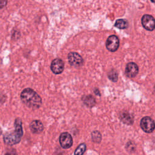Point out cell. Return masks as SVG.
<instances>
[{
  "instance_id": "cell-1",
  "label": "cell",
  "mask_w": 155,
  "mask_h": 155,
  "mask_svg": "<svg viewBox=\"0 0 155 155\" xmlns=\"http://www.w3.org/2000/svg\"><path fill=\"white\" fill-rule=\"evenodd\" d=\"M21 99L27 107L32 110L38 109L42 104L40 96L30 88H26L22 90L21 93Z\"/></svg>"
},
{
  "instance_id": "cell-2",
  "label": "cell",
  "mask_w": 155,
  "mask_h": 155,
  "mask_svg": "<svg viewBox=\"0 0 155 155\" xmlns=\"http://www.w3.org/2000/svg\"><path fill=\"white\" fill-rule=\"evenodd\" d=\"M15 129L13 132L7 133L4 136V142L8 145H13L21 141L23 135L22 122L20 119L17 118L15 121Z\"/></svg>"
},
{
  "instance_id": "cell-3",
  "label": "cell",
  "mask_w": 155,
  "mask_h": 155,
  "mask_svg": "<svg viewBox=\"0 0 155 155\" xmlns=\"http://www.w3.org/2000/svg\"><path fill=\"white\" fill-rule=\"evenodd\" d=\"M140 127L144 132L150 133L153 132L154 130V121L150 117L145 116L142 117V119L140 120Z\"/></svg>"
},
{
  "instance_id": "cell-4",
  "label": "cell",
  "mask_w": 155,
  "mask_h": 155,
  "mask_svg": "<svg viewBox=\"0 0 155 155\" xmlns=\"http://www.w3.org/2000/svg\"><path fill=\"white\" fill-rule=\"evenodd\" d=\"M67 59L70 65L75 67H81L84 63L82 57L76 52H70L67 55Z\"/></svg>"
},
{
  "instance_id": "cell-5",
  "label": "cell",
  "mask_w": 155,
  "mask_h": 155,
  "mask_svg": "<svg viewBox=\"0 0 155 155\" xmlns=\"http://www.w3.org/2000/svg\"><path fill=\"white\" fill-rule=\"evenodd\" d=\"M105 47L111 52L116 51L119 47V39L118 37L114 35L110 36L106 40Z\"/></svg>"
},
{
  "instance_id": "cell-6",
  "label": "cell",
  "mask_w": 155,
  "mask_h": 155,
  "mask_svg": "<svg viewBox=\"0 0 155 155\" xmlns=\"http://www.w3.org/2000/svg\"><path fill=\"white\" fill-rule=\"evenodd\" d=\"M141 22L143 27L148 31H153L155 28V20L153 16L148 14L143 15Z\"/></svg>"
},
{
  "instance_id": "cell-7",
  "label": "cell",
  "mask_w": 155,
  "mask_h": 155,
  "mask_svg": "<svg viewBox=\"0 0 155 155\" xmlns=\"http://www.w3.org/2000/svg\"><path fill=\"white\" fill-rule=\"evenodd\" d=\"M73 138L68 132H64L59 136V143L61 146L64 148H70L73 145Z\"/></svg>"
},
{
  "instance_id": "cell-8",
  "label": "cell",
  "mask_w": 155,
  "mask_h": 155,
  "mask_svg": "<svg viewBox=\"0 0 155 155\" xmlns=\"http://www.w3.org/2000/svg\"><path fill=\"white\" fill-rule=\"evenodd\" d=\"M50 68L51 71L54 74H61L62 73L64 69V62L61 59L56 58L52 61L50 65Z\"/></svg>"
},
{
  "instance_id": "cell-9",
  "label": "cell",
  "mask_w": 155,
  "mask_h": 155,
  "mask_svg": "<svg viewBox=\"0 0 155 155\" xmlns=\"http://www.w3.org/2000/svg\"><path fill=\"white\" fill-rule=\"evenodd\" d=\"M139 73L138 65L133 62L127 63L125 69V74L129 78H133Z\"/></svg>"
},
{
  "instance_id": "cell-10",
  "label": "cell",
  "mask_w": 155,
  "mask_h": 155,
  "mask_svg": "<svg viewBox=\"0 0 155 155\" xmlns=\"http://www.w3.org/2000/svg\"><path fill=\"white\" fill-rule=\"evenodd\" d=\"M119 119L124 124L128 125H132L134 122L133 115L127 111H122L119 114Z\"/></svg>"
},
{
  "instance_id": "cell-11",
  "label": "cell",
  "mask_w": 155,
  "mask_h": 155,
  "mask_svg": "<svg viewBox=\"0 0 155 155\" xmlns=\"http://www.w3.org/2000/svg\"><path fill=\"white\" fill-rule=\"evenodd\" d=\"M30 128L33 133L39 134L42 132L44 125L41 121L39 120H34L30 124Z\"/></svg>"
},
{
  "instance_id": "cell-12",
  "label": "cell",
  "mask_w": 155,
  "mask_h": 155,
  "mask_svg": "<svg viewBox=\"0 0 155 155\" xmlns=\"http://www.w3.org/2000/svg\"><path fill=\"white\" fill-rule=\"evenodd\" d=\"M81 100L84 103V104L89 108H91L94 107L96 103L94 97L91 94L82 96Z\"/></svg>"
},
{
  "instance_id": "cell-13",
  "label": "cell",
  "mask_w": 155,
  "mask_h": 155,
  "mask_svg": "<svg viewBox=\"0 0 155 155\" xmlns=\"http://www.w3.org/2000/svg\"><path fill=\"white\" fill-rule=\"evenodd\" d=\"M114 26L119 29H125L128 27V22L126 19H119L116 21Z\"/></svg>"
},
{
  "instance_id": "cell-14",
  "label": "cell",
  "mask_w": 155,
  "mask_h": 155,
  "mask_svg": "<svg viewBox=\"0 0 155 155\" xmlns=\"http://www.w3.org/2000/svg\"><path fill=\"white\" fill-rule=\"evenodd\" d=\"M86 144L85 143H82L79 144L74 151V155H83L86 151Z\"/></svg>"
},
{
  "instance_id": "cell-15",
  "label": "cell",
  "mask_w": 155,
  "mask_h": 155,
  "mask_svg": "<svg viewBox=\"0 0 155 155\" xmlns=\"http://www.w3.org/2000/svg\"><path fill=\"white\" fill-rule=\"evenodd\" d=\"M108 79L113 82H116L118 81V73L114 69H111L108 73Z\"/></svg>"
},
{
  "instance_id": "cell-16",
  "label": "cell",
  "mask_w": 155,
  "mask_h": 155,
  "mask_svg": "<svg viewBox=\"0 0 155 155\" xmlns=\"http://www.w3.org/2000/svg\"><path fill=\"white\" fill-rule=\"evenodd\" d=\"M91 139L95 143H100L102 140V135L98 131H94L91 134Z\"/></svg>"
},
{
  "instance_id": "cell-17",
  "label": "cell",
  "mask_w": 155,
  "mask_h": 155,
  "mask_svg": "<svg viewBox=\"0 0 155 155\" xmlns=\"http://www.w3.org/2000/svg\"><path fill=\"white\" fill-rule=\"evenodd\" d=\"M5 155H18L17 153L15 150L14 149H10L7 150V151L5 153Z\"/></svg>"
},
{
  "instance_id": "cell-18",
  "label": "cell",
  "mask_w": 155,
  "mask_h": 155,
  "mask_svg": "<svg viewBox=\"0 0 155 155\" xmlns=\"http://www.w3.org/2000/svg\"><path fill=\"white\" fill-rule=\"evenodd\" d=\"M96 90H94V93L96 94V95H98V96H100V93H99V90H98V88H95Z\"/></svg>"
},
{
  "instance_id": "cell-19",
  "label": "cell",
  "mask_w": 155,
  "mask_h": 155,
  "mask_svg": "<svg viewBox=\"0 0 155 155\" xmlns=\"http://www.w3.org/2000/svg\"><path fill=\"white\" fill-rule=\"evenodd\" d=\"M2 134V130H1V127H0V135Z\"/></svg>"
}]
</instances>
